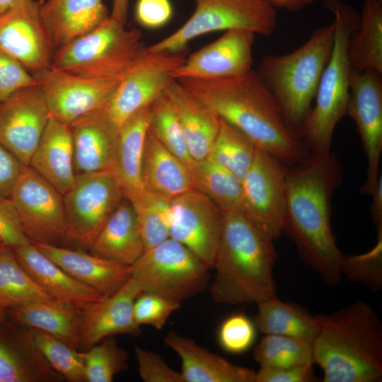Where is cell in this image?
Returning a JSON list of instances; mask_svg holds the SVG:
<instances>
[{
  "mask_svg": "<svg viewBox=\"0 0 382 382\" xmlns=\"http://www.w3.org/2000/svg\"><path fill=\"white\" fill-rule=\"evenodd\" d=\"M342 168L331 152L309 154L286 169L283 232L294 242L300 259L328 285L339 284L344 254L331 226V198L342 180Z\"/></svg>",
  "mask_w": 382,
  "mask_h": 382,
  "instance_id": "cell-1",
  "label": "cell"
},
{
  "mask_svg": "<svg viewBox=\"0 0 382 382\" xmlns=\"http://www.w3.org/2000/svg\"><path fill=\"white\" fill-rule=\"evenodd\" d=\"M177 81L221 119L246 135L257 149L282 163L292 166L310 154L254 69L233 78Z\"/></svg>",
  "mask_w": 382,
  "mask_h": 382,
  "instance_id": "cell-2",
  "label": "cell"
},
{
  "mask_svg": "<svg viewBox=\"0 0 382 382\" xmlns=\"http://www.w3.org/2000/svg\"><path fill=\"white\" fill-rule=\"evenodd\" d=\"M223 228L209 286L221 304H259L277 296L274 239L238 212H223Z\"/></svg>",
  "mask_w": 382,
  "mask_h": 382,
  "instance_id": "cell-3",
  "label": "cell"
},
{
  "mask_svg": "<svg viewBox=\"0 0 382 382\" xmlns=\"http://www.w3.org/2000/svg\"><path fill=\"white\" fill-rule=\"evenodd\" d=\"M315 318L313 361L323 382L381 381L382 323L369 303L356 301Z\"/></svg>",
  "mask_w": 382,
  "mask_h": 382,
  "instance_id": "cell-4",
  "label": "cell"
},
{
  "mask_svg": "<svg viewBox=\"0 0 382 382\" xmlns=\"http://www.w3.org/2000/svg\"><path fill=\"white\" fill-rule=\"evenodd\" d=\"M333 40L332 23L316 29L291 52L264 56L255 69L277 102L289 126L299 134L312 108Z\"/></svg>",
  "mask_w": 382,
  "mask_h": 382,
  "instance_id": "cell-5",
  "label": "cell"
},
{
  "mask_svg": "<svg viewBox=\"0 0 382 382\" xmlns=\"http://www.w3.org/2000/svg\"><path fill=\"white\" fill-rule=\"evenodd\" d=\"M334 16V40L331 54L323 70L310 113L300 135L311 154L330 153L335 129L346 115L352 66L348 45L357 28L360 13L340 0H323Z\"/></svg>",
  "mask_w": 382,
  "mask_h": 382,
  "instance_id": "cell-6",
  "label": "cell"
},
{
  "mask_svg": "<svg viewBox=\"0 0 382 382\" xmlns=\"http://www.w3.org/2000/svg\"><path fill=\"white\" fill-rule=\"evenodd\" d=\"M146 51L139 30L127 29L109 16L91 32L56 50L50 68L91 79H116Z\"/></svg>",
  "mask_w": 382,
  "mask_h": 382,
  "instance_id": "cell-7",
  "label": "cell"
},
{
  "mask_svg": "<svg viewBox=\"0 0 382 382\" xmlns=\"http://www.w3.org/2000/svg\"><path fill=\"white\" fill-rule=\"evenodd\" d=\"M195 10L178 30L149 47V52H180L192 40L204 34L247 30L271 36L278 24L277 13L265 0H193Z\"/></svg>",
  "mask_w": 382,
  "mask_h": 382,
  "instance_id": "cell-8",
  "label": "cell"
},
{
  "mask_svg": "<svg viewBox=\"0 0 382 382\" xmlns=\"http://www.w3.org/2000/svg\"><path fill=\"white\" fill-rule=\"evenodd\" d=\"M210 268L190 250L168 238L145 250L132 265V277L142 292L181 303L207 286Z\"/></svg>",
  "mask_w": 382,
  "mask_h": 382,
  "instance_id": "cell-9",
  "label": "cell"
},
{
  "mask_svg": "<svg viewBox=\"0 0 382 382\" xmlns=\"http://www.w3.org/2000/svg\"><path fill=\"white\" fill-rule=\"evenodd\" d=\"M124 198L114 170L76 175L73 187L63 195L66 239L89 250Z\"/></svg>",
  "mask_w": 382,
  "mask_h": 382,
  "instance_id": "cell-10",
  "label": "cell"
},
{
  "mask_svg": "<svg viewBox=\"0 0 382 382\" xmlns=\"http://www.w3.org/2000/svg\"><path fill=\"white\" fill-rule=\"evenodd\" d=\"M286 169L277 158L257 148L253 163L241 181L243 215L273 239L284 230Z\"/></svg>",
  "mask_w": 382,
  "mask_h": 382,
  "instance_id": "cell-11",
  "label": "cell"
},
{
  "mask_svg": "<svg viewBox=\"0 0 382 382\" xmlns=\"http://www.w3.org/2000/svg\"><path fill=\"white\" fill-rule=\"evenodd\" d=\"M9 198L30 243L59 245L66 239L63 195L25 166Z\"/></svg>",
  "mask_w": 382,
  "mask_h": 382,
  "instance_id": "cell-12",
  "label": "cell"
},
{
  "mask_svg": "<svg viewBox=\"0 0 382 382\" xmlns=\"http://www.w3.org/2000/svg\"><path fill=\"white\" fill-rule=\"evenodd\" d=\"M180 52H149L119 82L104 110L120 127L139 110L149 107L174 80L173 71L185 61Z\"/></svg>",
  "mask_w": 382,
  "mask_h": 382,
  "instance_id": "cell-13",
  "label": "cell"
},
{
  "mask_svg": "<svg viewBox=\"0 0 382 382\" xmlns=\"http://www.w3.org/2000/svg\"><path fill=\"white\" fill-rule=\"evenodd\" d=\"M32 75L44 95L50 117L67 125L104 108L124 76L96 79L52 68Z\"/></svg>",
  "mask_w": 382,
  "mask_h": 382,
  "instance_id": "cell-14",
  "label": "cell"
},
{
  "mask_svg": "<svg viewBox=\"0 0 382 382\" xmlns=\"http://www.w3.org/2000/svg\"><path fill=\"white\" fill-rule=\"evenodd\" d=\"M373 69H352L346 115L354 122L367 161L366 179L361 188L371 195L379 180L382 152V78Z\"/></svg>",
  "mask_w": 382,
  "mask_h": 382,
  "instance_id": "cell-15",
  "label": "cell"
},
{
  "mask_svg": "<svg viewBox=\"0 0 382 382\" xmlns=\"http://www.w3.org/2000/svg\"><path fill=\"white\" fill-rule=\"evenodd\" d=\"M42 1L23 0L0 13V50L31 74L50 69L55 52L41 17Z\"/></svg>",
  "mask_w": 382,
  "mask_h": 382,
  "instance_id": "cell-16",
  "label": "cell"
},
{
  "mask_svg": "<svg viewBox=\"0 0 382 382\" xmlns=\"http://www.w3.org/2000/svg\"><path fill=\"white\" fill-rule=\"evenodd\" d=\"M171 208L170 238L212 269L222 233L223 212L196 189L173 199Z\"/></svg>",
  "mask_w": 382,
  "mask_h": 382,
  "instance_id": "cell-17",
  "label": "cell"
},
{
  "mask_svg": "<svg viewBox=\"0 0 382 382\" xmlns=\"http://www.w3.org/2000/svg\"><path fill=\"white\" fill-rule=\"evenodd\" d=\"M49 119L37 84L18 90L1 103L0 144L28 166Z\"/></svg>",
  "mask_w": 382,
  "mask_h": 382,
  "instance_id": "cell-18",
  "label": "cell"
},
{
  "mask_svg": "<svg viewBox=\"0 0 382 382\" xmlns=\"http://www.w3.org/2000/svg\"><path fill=\"white\" fill-rule=\"evenodd\" d=\"M255 34L230 30L185 58L173 73V79H221L244 75L253 69Z\"/></svg>",
  "mask_w": 382,
  "mask_h": 382,
  "instance_id": "cell-19",
  "label": "cell"
},
{
  "mask_svg": "<svg viewBox=\"0 0 382 382\" xmlns=\"http://www.w3.org/2000/svg\"><path fill=\"white\" fill-rule=\"evenodd\" d=\"M141 292L139 284L131 277L117 292L82 309L79 325L81 350L110 336L140 335L141 328L134 318V304Z\"/></svg>",
  "mask_w": 382,
  "mask_h": 382,
  "instance_id": "cell-20",
  "label": "cell"
},
{
  "mask_svg": "<svg viewBox=\"0 0 382 382\" xmlns=\"http://www.w3.org/2000/svg\"><path fill=\"white\" fill-rule=\"evenodd\" d=\"M69 127L76 175L114 170L119 127L104 108L83 115Z\"/></svg>",
  "mask_w": 382,
  "mask_h": 382,
  "instance_id": "cell-21",
  "label": "cell"
},
{
  "mask_svg": "<svg viewBox=\"0 0 382 382\" xmlns=\"http://www.w3.org/2000/svg\"><path fill=\"white\" fill-rule=\"evenodd\" d=\"M13 320L0 324V382L64 381L35 346L31 329Z\"/></svg>",
  "mask_w": 382,
  "mask_h": 382,
  "instance_id": "cell-22",
  "label": "cell"
},
{
  "mask_svg": "<svg viewBox=\"0 0 382 382\" xmlns=\"http://www.w3.org/2000/svg\"><path fill=\"white\" fill-rule=\"evenodd\" d=\"M32 243L69 275L91 287L104 298L117 292L132 274V266L109 260L91 253L59 245Z\"/></svg>",
  "mask_w": 382,
  "mask_h": 382,
  "instance_id": "cell-23",
  "label": "cell"
},
{
  "mask_svg": "<svg viewBox=\"0 0 382 382\" xmlns=\"http://www.w3.org/2000/svg\"><path fill=\"white\" fill-rule=\"evenodd\" d=\"M12 248L24 270L54 299L83 309L104 298L69 275L33 243Z\"/></svg>",
  "mask_w": 382,
  "mask_h": 382,
  "instance_id": "cell-24",
  "label": "cell"
},
{
  "mask_svg": "<svg viewBox=\"0 0 382 382\" xmlns=\"http://www.w3.org/2000/svg\"><path fill=\"white\" fill-rule=\"evenodd\" d=\"M41 17L54 50L87 34L109 16L103 0H47Z\"/></svg>",
  "mask_w": 382,
  "mask_h": 382,
  "instance_id": "cell-25",
  "label": "cell"
},
{
  "mask_svg": "<svg viewBox=\"0 0 382 382\" xmlns=\"http://www.w3.org/2000/svg\"><path fill=\"white\" fill-rule=\"evenodd\" d=\"M164 342L181 359L183 382H255V371L230 362L192 339L170 332Z\"/></svg>",
  "mask_w": 382,
  "mask_h": 382,
  "instance_id": "cell-26",
  "label": "cell"
},
{
  "mask_svg": "<svg viewBox=\"0 0 382 382\" xmlns=\"http://www.w3.org/2000/svg\"><path fill=\"white\" fill-rule=\"evenodd\" d=\"M28 166L62 195L73 187L76 175L69 125L50 117Z\"/></svg>",
  "mask_w": 382,
  "mask_h": 382,
  "instance_id": "cell-27",
  "label": "cell"
},
{
  "mask_svg": "<svg viewBox=\"0 0 382 382\" xmlns=\"http://www.w3.org/2000/svg\"><path fill=\"white\" fill-rule=\"evenodd\" d=\"M141 183L146 192L173 199L195 189L191 168L149 129L141 163Z\"/></svg>",
  "mask_w": 382,
  "mask_h": 382,
  "instance_id": "cell-28",
  "label": "cell"
},
{
  "mask_svg": "<svg viewBox=\"0 0 382 382\" xmlns=\"http://www.w3.org/2000/svg\"><path fill=\"white\" fill-rule=\"evenodd\" d=\"M165 94L180 120L192 159L198 161L207 158L219 132L221 118L177 80L167 86Z\"/></svg>",
  "mask_w": 382,
  "mask_h": 382,
  "instance_id": "cell-29",
  "label": "cell"
},
{
  "mask_svg": "<svg viewBox=\"0 0 382 382\" xmlns=\"http://www.w3.org/2000/svg\"><path fill=\"white\" fill-rule=\"evenodd\" d=\"M91 253L132 266L145 248L135 210L124 198L108 218L89 248Z\"/></svg>",
  "mask_w": 382,
  "mask_h": 382,
  "instance_id": "cell-30",
  "label": "cell"
},
{
  "mask_svg": "<svg viewBox=\"0 0 382 382\" xmlns=\"http://www.w3.org/2000/svg\"><path fill=\"white\" fill-rule=\"evenodd\" d=\"M150 124L149 106L132 115L119 128L114 171L125 197L131 202L144 192L141 175V163Z\"/></svg>",
  "mask_w": 382,
  "mask_h": 382,
  "instance_id": "cell-31",
  "label": "cell"
},
{
  "mask_svg": "<svg viewBox=\"0 0 382 382\" xmlns=\"http://www.w3.org/2000/svg\"><path fill=\"white\" fill-rule=\"evenodd\" d=\"M81 310L52 299L23 303L8 309L13 320L48 333L81 350L79 325Z\"/></svg>",
  "mask_w": 382,
  "mask_h": 382,
  "instance_id": "cell-32",
  "label": "cell"
},
{
  "mask_svg": "<svg viewBox=\"0 0 382 382\" xmlns=\"http://www.w3.org/2000/svg\"><path fill=\"white\" fill-rule=\"evenodd\" d=\"M254 318L257 330L264 335H278L296 338L313 345L318 332L315 316L294 303L277 297L259 304Z\"/></svg>",
  "mask_w": 382,
  "mask_h": 382,
  "instance_id": "cell-33",
  "label": "cell"
},
{
  "mask_svg": "<svg viewBox=\"0 0 382 382\" xmlns=\"http://www.w3.org/2000/svg\"><path fill=\"white\" fill-rule=\"evenodd\" d=\"M348 51L352 69L382 73V0H364Z\"/></svg>",
  "mask_w": 382,
  "mask_h": 382,
  "instance_id": "cell-34",
  "label": "cell"
},
{
  "mask_svg": "<svg viewBox=\"0 0 382 382\" xmlns=\"http://www.w3.org/2000/svg\"><path fill=\"white\" fill-rule=\"evenodd\" d=\"M195 189L207 195L222 212L243 214L241 181L209 158L195 161L191 168Z\"/></svg>",
  "mask_w": 382,
  "mask_h": 382,
  "instance_id": "cell-35",
  "label": "cell"
},
{
  "mask_svg": "<svg viewBox=\"0 0 382 382\" xmlns=\"http://www.w3.org/2000/svg\"><path fill=\"white\" fill-rule=\"evenodd\" d=\"M53 299L28 274L12 247H0V306L6 310L23 303Z\"/></svg>",
  "mask_w": 382,
  "mask_h": 382,
  "instance_id": "cell-36",
  "label": "cell"
},
{
  "mask_svg": "<svg viewBox=\"0 0 382 382\" xmlns=\"http://www.w3.org/2000/svg\"><path fill=\"white\" fill-rule=\"evenodd\" d=\"M256 150L257 147L246 135L221 119L208 158L242 181L253 163Z\"/></svg>",
  "mask_w": 382,
  "mask_h": 382,
  "instance_id": "cell-37",
  "label": "cell"
},
{
  "mask_svg": "<svg viewBox=\"0 0 382 382\" xmlns=\"http://www.w3.org/2000/svg\"><path fill=\"white\" fill-rule=\"evenodd\" d=\"M171 200L146 192L131 202L135 210L145 250L170 238Z\"/></svg>",
  "mask_w": 382,
  "mask_h": 382,
  "instance_id": "cell-38",
  "label": "cell"
},
{
  "mask_svg": "<svg viewBox=\"0 0 382 382\" xmlns=\"http://www.w3.org/2000/svg\"><path fill=\"white\" fill-rule=\"evenodd\" d=\"M253 358L260 367L314 364L312 344L278 335H264L255 348Z\"/></svg>",
  "mask_w": 382,
  "mask_h": 382,
  "instance_id": "cell-39",
  "label": "cell"
},
{
  "mask_svg": "<svg viewBox=\"0 0 382 382\" xmlns=\"http://www.w3.org/2000/svg\"><path fill=\"white\" fill-rule=\"evenodd\" d=\"M79 353L86 382H111L117 374L129 368V353L119 346L115 336L105 337Z\"/></svg>",
  "mask_w": 382,
  "mask_h": 382,
  "instance_id": "cell-40",
  "label": "cell"
},
{
  "mask_svg": "<svg viewBox=\"0 0 382 382\" xmlns=\"http://www.w3.org/2000/svg\"><path fill=\"white\" fill-rule=\"evenodd\" d=\"M150 129L172 154L192 168V159L180 120L164 93L151 105Z\"/></svg>",
  "mask_w": 382,
  "mask_h": 382,
  "instance_id": "cell-41",
  "label": "cell"
},
{
  "mask_svg": "<svg viewBox=\"0 0 382 382\" xmlns=\"http://www.w3.org/2000/svg\"><path fill=\"white\" fill-rule=\"evenodd\" d=\"M35 346L50 365L69 382H86L79 351L41 330L30 328Z\"/></svg>",
  "mask_w": 382,
  "mask_h": 382,
  "instance_id": "cell-42",
  "label": "cell"
},
{
  "mask_svg": "<svg viewBox=\"0 0 382 382\" xmlns=\"http://www.w3.org/2000/svg\"><path fill=\"white\" fill-rule=\"evenodd\" d=\"M376 233V243L369 251L360 255H344L340 265L342 277L372 291L382 288V229Z\"/></svg>",
  "mask_w": 382,
  "mask_h": 382,
  "instance_id": "cell-43",
  "label": "cell"
},
{
  "mask_svg": "<svg viewBox=\"0 0 382 382\" xmlns=\"http://www.w3.org/2000/svg\"><path fill=\"white\" fill-rule=\"evenodd\" d=\"M257 328L253 320L243 313H236L226 318L218 331L220 347L231 354H241L253 345Z\"/></svg>",
  "mask_w": 382,
  "mask_h": 382,
  "instance_id": "cell-44",
  "label": "cell"
},
{
  "mask_svg": "<svg viewBox=\"0 0 382 382\" xmlns=\"http://www.w3.org/2000/svg\"><path fill=\"white\" fill-rule=\"evenodd\" d=\"M180 307V303L154 293L143 291L134 301V318L140 327L150 325L161 330L169 317Z\"/></svg>",
  "mask_w": 382,
  "mask_h": 382,
  "instance_id": "cell-45",
  "label": "cell"
},
{
  "mask_svg": "<svg viewBox=\"0 0 382 382\" xmlns=\"http://www.w3.org/2000/svg\"><path fill=\"white\" fill-rule=\"evenodd\" d=\"M138 371L144 382H183L180 372L172 369L158 354L135 348Z\"/></svg>",
  "mask_w": 382,
  "mask_h": 382,
  "instance_id": "cell-46",
  "label": "cell"
},
{
  "mask_svg": "<svg viewBox=\"0 0 382 382\" xmlns=\"http://www.w3.org/2000/svg\"><path fill=\"white\" fill-rule=\"evenodd\" d=\"M37 85L33 76L13 57L0 50V101L18 90Z\"/></svg>",
  "mask_w": 382,
  "mask_h": 382,
  "instance_id": "cell-47",
  "label": "cell"
},
{
  "mask_svg": "<svg viewBox=\"0 0 382 382\" xmlns=\"http://www.w3.org/2000/svg\"><path fill=\"white\" fill-rule=\"evenodd\" d=\"M173 9L170 0H137L134 8L136 21L142 27L156 29L171 19Z\"/></svg>",
  "mask_w": 382,
  "mask_h": 382,
  "instance_id": "cell-48",
  "label": "cell"
},
{
  "mask_svg": "<svg viewBox=\"0 0 382 382\" xmlns=\"http://www.w3.org/2000/svg\"><path fill=\"white\" fill-rule=\"evenodd\" d=\"M0 238L12 248L30 243L9 197H0Z\"/></svg>",
  "mask_w": 382,
  "mask_h": 382,
  "instance_id": "cell-49",
  "label": "cell"
},
{
  "mask_svg": "<svg viewBox=\"0 0 382 382\" xmlns=\"http://www.w3.org/2000/svg\"><path fill=\"white\" fill-rule=\"evenodd\" d=\"M313 364L284 367H260L255 382H313L317 380Z\"/></svg>",
  "mask_w": 382,
  "mask_h": 382,
  "instance_id": "cell-50",
  "label": "cell"
},
{
  "mask_svg": "<svg viewBox=\"0 0 382 382\" xmlns=\"http://www.w3.org/2000/svg\"><path fill=\"white\" fill-rule=\"evenodd\" d=\"M25 166L0 144V197H9Z\"/></svg>",
  "mask_w": 382,
  "mask_h": 382,
  "instance_id": "cell-51",
  "label": "cell"
},
{
  "mask_svg": "<svg viewBox=\"0 0 382 382\" xmlns=\"http://www.w3.org/2000/svg\"><path fill=\"white\" fill-rule=\"evenodd\" d=\"M372 203L370 209L372 220L376 231L382 229V178L380 176L378 184L371 194Z\"/></svg>",
  "mask_w": 382,
  "mask_h": 382,
  "instance_id": "cell-52",
  "label": "cell"
},
{
  "mask_svg": "<svg viewBox=\"0 0 382 382\" xmlns=\"http://www.w3.org/2000/svg\"><path fill=\"white\" fill-rule=\"evenodd\" d=\"M271 6L289 11H299L312 4L316 0H265Z\"/></svg>",
  "mask_w": 382,
  "mask_h": 382,
  "instance_id": "cell-53",
  "label": "cell"
},
{
  "mask_svg": "<svg viewBox=\"0 0 382 382\" xmlns=\"http://www.w3.org/2000/svg\"><path fill=\"white\" fill-rule=\"evenodd\" d=\"M129 0H113L112 8L110 16L125 25Z\"/></svg>",
  "mask_w": 382,
  "mask_h": 382,
  "instance_id": "cell-54",
  "label": "cell"
},
{
  "mask_svg": "<svg viewBox=\"0 0 382 382\" xmlns=\"http://www.w3.org/2000/svg\"><path fill=\"white\" fill-rule=\"evenodd\" d=\"M23 0H0V13L12 8Z\"/></svg>",
  "mask_w": 382,
  "mask_h": 382,
  "instance_id": "cell-55",
  "label": "cell"
},
{
  "mask_svg": "<svg viewBox=\"0 0 382 382\" xmlns=\"http://www.w3.org/2000/svg\"><path fill=\"white\" fill-rule=\"evenodd\" d=\"M6 311V308L0 306V324L5 321Z\"/></svg>",
  "mask_w": 382,
  "mask_h": 382,
  "instance_id": "cell-56",
  "label": "cell"
},
{
  "mask_svg": "<svg viewBox=\"0 0 382 382\" xmlns=\"http://www.w3.org/2000/svg\"><path fill=\"white\" fill-rule=\"evenodd\" d=\"M4 244H5V243H4L3 242V241L0 238V247H1V245H3Z\"/></svg>",
  "mask_w": 382,
  "mask_h": 382,
  "instance_id": "cell-57",
  "label": "cell"
},
{
  "mask_svg": "<svg viewBox=\"0 0 382 382\" xmlns=\"http://www.w3.org/2000/svg\"><path fill=\"white\" fill-rule=\"evenodd\" d=\"M1 102L0 101V105H1Z\"/></svg>",
  "mask_w": 382,
  "mask_h": 382,
  "instance_id": "cell-58",
  "label": "cell"
}]
</instances>
